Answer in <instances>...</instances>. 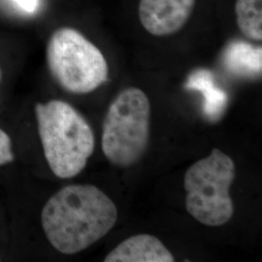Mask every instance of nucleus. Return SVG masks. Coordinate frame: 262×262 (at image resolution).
Returning <instances> with one entry per match:
<instances>
[{"label":"nucleus","instance_id":"obj_5","mask_svg":"<svg viewBox=\"0 0 262 262\" xmlns=\"http://www.w3.org/2000/svg\"><path fill=\"white\" fill-rule=\"evenodd\" d=\"M235 175L233 160L219 149L191 165L184 180L188 214L207 226L229 222L234 214L229 190Z\"/></svg>","mask_w":262,"mask_h":262},{"label":"nucleus","instance_id":"obj_7","mask_svg":"<svg viewBox=\"0 0 262 262\" xmlns=\"http://www.w3.org/2000/svg\"><path fill=\"white\" fill-rule=\"evenodd\" d=\"M105 262H172L173 254L156 236H131L108 253Z\"/></svg>","mask_w":262,"mask_h":262},{"label":"nucleus","instance_id":"obj_8","mask_svg":"<svg viewBox=\"0 0 262 262\" xmlns=\"http://www.w3.org/2000/svg\"><path fill=\"white\" fill-rule=\"evenodd\" d=\"M188 90H195L203 94V114L211 122H217L225 115L228 97L225 92L215 86L213 74L208 70H197L187 80Z\"/></svg>","mask_w":262,"mask_h":262},{"label":"nucleus","instance_id":"obj_1","mask_svg":"<svg viewBox=\"0 0 262 262\" xmlns=\"http://www.w3.org/2000/svg\"><path fill=\"white\" fill-rule=\"evenodd\" d=\"M118 209L93 185H71L47 201L41 223L49 242L64 254L80 253L103 238L116 225Z\"/></svg>","mask_w":262,"mask_h":262},{"label":"nucleus","instance_id":"obj_10","mask_svg":"<svg viewBox=\"0 0 262 262\" xmlns=\"http://www.w3.org/2000/svg\"><path fill=\"white\" fill-rule=\"evenodd\" d=\"M236 23L240 31L249 39L262 40V0H237Z\"/></svg>","mask_w":262,"mask_h":262},{"label":"nucleus","instance_id":"obj_3","mask_svg":"<svg viewBox=\"0 0 262 262\" xmlns=\"http://www.w3.org/2000/svg\"><path fill=\"white\" fill-rule=\"evenodd\" d=\"M150 104L146 94L127 88L117 95L105 116L102 150L113 165L127 168L139 162L150 142Z\"/></svg>","mask_w":262,"mask_h":262},{"label":"nucleus","instance_id":"obj_6","mask_svg":"<svg viewBox=\"0 0 262 262\" xmlns=\"http://www.w3.org/2000/svg\"><path fill=\"white\" fill-rule=\"evenodd\" d=\"M196 0H140L142 27L154 36H168L185 27Z\"/></svg>","mask_w":262,"mask_h":262},{"label":"nucleus","instance_id":"obj_2","mask_svg":"<svg viewBox=\"0 0 262 262\" xmlns=\"http://www.w3.org/2000/svg\"><path fill=\"white\" fill-rule=\"evenodd\" d=\"M38 133L45 159L60 179L73 178L86 166L94 154V131L70 104L51 100L35 105Z\"/></svg>","mask_w":262,"mask_h":262},{"label":"nucleus","instance_id":"obj_9","mask_svg":"<svg viewBox=\"0 0 262 262\" xmlns=\"http://www.w3.org/2000/svg\"><path fill=\"white\" fill-rule=\"evenodd\" d=\"M224 62L228 71L241 77L261 75V48L234 42L225 50Z\"/></svg>","mask_w":262,"mask_h":262},{"label":"nucleus","instance_id":"obj_13","mask_svg":"<svg viewBox=\"0 0 262 262\" xmlns=\"http://www.w3.org/2000/svg\"><path fill=\"white\" fill-rule=\"evenodd\" d=\"M1 77H2V74H1V69H0V82H1Z\"/></svg>","mask_w":262,"mask_h":262},{"label":"nucleus","instance_id":"obj_4","mask_svg":"<svg viewBox=\"0 0 262 262\" xmlns=\"http://www.w3.org/2000/svg\"><path fill=\"white\" fill-rule=\"evenodd\" d=\"M46 58L51 75L68 93L90 94L108 80L103 54L75 28H57L52 33Z\"/></svg>","mask_w":262,"mask_h":262},{"label":"nucleus","instance_id":"obj_12","mask_svg":"<svg viewBox=\"0 0 262 262\" xmlns=\"http://www.w3.org/2000/svg\"><path fill=\"white\" fill-rule=\"evenodd\" d=\"M13 1L19 9L27 12V13H33L38 8V0H11Z\"/></svg>","mask_w":262,"mask_h":262},{"label":"nucleus","instance_id":"obj_11","mask_svg":"<svg viewBox=\"0 0 262 262\" xmlns=\"http://www.w3.org/2000/svg\"><path fill=\"white\" fill-rule=\"evenodd\" d=\"M15 159L9 135L0 128V166L8 164Z\"/></svg>","mask_w":262,"mask_h":262}]
</instances>
